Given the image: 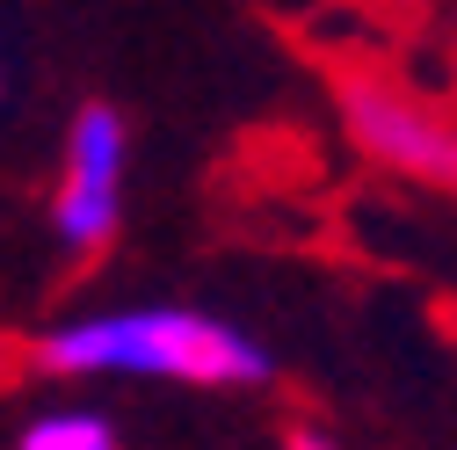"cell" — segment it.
I'll list each match as a JSON object with an SVG mask.
<instances>
[{
    "instance_id": "5b68a950",
    "label": "cell",
    "mask_w": 457,
    "mask_h": 450,
    "mask_svg": "<svg viewBox=\"0 0 457 450\" xmlns=\"http://www.w3.org/2000/svg\"><path fill=\"white\" fill-rule=\"evenodd\" d=\"M283 450H341L327 429H312V421H291V429H283Z\"/></svg>"
},
{
    "instance_id": "7a4b0ae2",
    "label": "cell",
    "mask_w": 457,
    "mask_h": 450,
    "mask_svg": "<svg viewBox=\"0 0 457 450\" xmlns=\"http://www.w3.org/2000/svg\"><path fill=\"white\" fill-rule=\"evenodd\" d=\"M334 102L370 167L457 196V95H436L392 66H341Z\"/></svg>"
},
{
    "instance_id": "3957f363",
    "label": "cell",
    "mask_w": 457,
    "mask_h": 450,
    "mask_svg": "<svg viewBox=\"0 0 457 450\" xmlns=\"http://www.w3.org/2000/svg\"><path fill=\"white\" fill-rule=\"evenodd\" d=\"M124 167H131V124L117 102H80L66 124V167L51 189V233L73 262L109 254L124 225Z\"/></svg>"
},
{
    "instance_id": "6da1fadb",
    "label": "cell",
    "mask_w": 457,
    "mask_h": 450,
    "mask_svg": "<svg viewBox=\"0 0 457 450\" xmlns=\"http://www.w3.org/2000/svg\"><path fill=\"white\" fill-rule=\"evenodd\" d=\"M29 363L44 378H167L204 392H254L276 378V356L247 327L189 305H117L44 327L29 342Z\"/></svg>"
},
{
    "instance_id": "277c9868",
    "label": "cell",
    "mask_w": 457,
    "mask_h": 450,
    "mask_svg": "<svg viewBox=\"0 0 457 450\" xmlns=\"http://www.w3.org/2000/svg\"><path fill=\"white\" fill-rule=\"evenodd\" d=\"M15 450H124V436H117V421L95 414V407H51V414H37L22 429Z\"/></svg>"
}]
</instances>
